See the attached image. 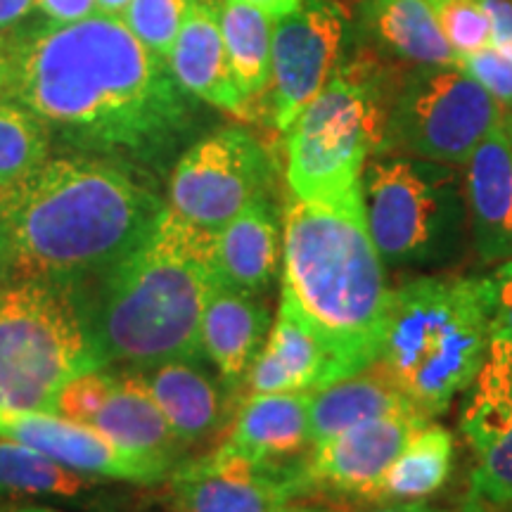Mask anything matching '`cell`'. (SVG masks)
Segmentation results:
<instances>
[{
    "instance_id": "1",
    "label": "cell",
    "mask_w": 512,
    "mask_h": 512,
    "mask_svg": "<svg viewBox=\"0 0 512 512\" xmlns=\"http://www.w3.org/2000/svg\"><path fill=\"white\" fill-rule=\"evenodd\" d=\"M0 46L8 100L34 112L64 145L155 162L188 131L192 95L121 19L17 24L0 31Z\"/></svg>"
},
{
    "instance_id": "2",
    "label": "cell",
    "mask_w": 512,
    "mask_h": 512,
    "mask_svg": "<svg viewBox=\"0 0 512 512\" xmlns=\"http://www.w3.org/2000/svg\"><path fill=\"white\" fill-rule=\"evenodd\" d=\"M164 204L107 159L48 157L0 185V283L79 287L131 254Z\"/></svg>"
},
{
    "instance_id": "3",
    "label": "cell",
    "mask_w": 512,
    "mask_h": 512,
    "mask_svg": "<svg viewBox=\"0 0 512 512\" xmlns=\"http://www.w3.org/2000/svg\"><path fill=\"white\" fill-rule=\"evenodd\" d=\"M392 287L366 221L361 183L323 200L287 202L283 294L320 339L337 380L373 368Z\"/></svg>"
},
{
    "instance_id": "4",
    "label": "cell",
    "mask_w": 512,
    "mask_h": 512,
    "mask_svg": "<svg viewBox=\"0 0 512 512\" xmlns=\"http://www.w3.org/2000/svg\"><path fill=\"white\" fill-rule=\"evenodd\" d=\"M214 287L211 230L164 204L147 238L100 275L86 309L100 354L133 370L200 361L202 313Z\"/></svg>"
},
{
    "instance_id": "5",
    "label": "cell",
    "mask_w": 512,
    "mask_h": 512,
    "mask_svg": "<svg viewBox=\"0 0 512 512\" xmlns=\"http://www.w3.org/2000/svg\"><path fill=\"white\" fill-rule=\"evenodd\" d=\"M491 342L486 278L422 275L392 292L375 368L437 418L475 380Z\"/></svg>"
},
{
    "instance_id": "6",
    "label": "cell",
    "mask_w": 512,
    "mask_h": 512,
    "mask_svg": "<svg viewBox=\"0 0 512 512\" xmlns=\"http://www.w3.org/2000/svg\"><path fill=\"white\" fill-rule=\"evenodd\" d=\"M74 290L41 280L0 287V408L57 413L62 389L107 363Z\"/></svg>"
},
{
    "instance_id": "7",
    "label": "cell",
    "mask_w": 512,
    "mask_h": 512,
    "mask_svg": "<svg viewBox=\"0 0 512 512\" xmlns=\"http://www.w3.org/2000/svg\"><path fill=\"white\" fill-rule=\"evenodd\" d=\"M389 107L366 64H344L287 128V185L323 200L361 183L368 157L387 145Z\"/></svg>"
},
{
    "instance_id": "8",
    "label": "cell",
    "mask_w": 512,
    "mask_h": 512,
    "mask_svg": "<svg viewBox=\"0 0 512 512\" xmlns=\"http://www.w3.org/2000/svg\"><path fill=\"white\" fill-rule=\"evenodd\" d=\"M363 207L384 264H444L460 252L465 207L451 166L427 159H373L361 174Z\"/></svg>"
},
{
    "instance_id": "9",
    "label": "cell",
    "mask_w": 512,
    "mask_h": 512,
    "mask_svg": "<svg viewBox=\"0 0 512 512\" xmlns=\"http://www.w3.org/2000/svg\"><path fill=\"white\" fill-rule=\"evenodd\" d=\"M503 119L501 102L460 67H418L389 107L387 143L427 162L463 166Z\"/></svg>"
},
{
    "instance_id": "10",
    "label": "cell",
    "mask_w": 512,
    "mask_h": 512,
    "mask_svg": "<svg viewBox=\"0 0 512 512\" xmlns=\"http://www.w3.org/2000/svg\"><path fill=\"white\" fill-rule=\"evenodd\" d=\"M271 164L266 150L240 126L219 128L178 159L169 181V207L202 230L226 226L249 204L266 200Z\"/></svg>"
},
{
    "instance_id": "11",
    "label": "cell",
    "mask_w": 512,
    "mask_h": 512,
    "mask_svg": "<svg viewBox=\"0 0 512 512\" xmlns=\"http://www.w3.org/2000/svg\"><path fill=\"white\" fill-rule=\"evenodd\" d=\"M309 491L306 460H252L219 446L174 472L171 512H285Z\"/></svg>"
},
{
    "instance_id": "12",
    "label": "cell",
    "mask_w": 512,
    "mask_h": 512,
    "mask_svg": "<svg viewBox=\"0 0 512 512\" xmlns=\"http://www.w3.org/2000/svg\"><path fill=\"white\" fill-rule=\"evenodd\" d=\"M344 15L335 0H302L290 15L273 22L268 117L287 133L339 67Z\"/></svg>"
},
{
    "instance_id": "13",
    "label": "cell",
    "mask_w": 512,
    "mask_h": 512,
    "mask_svg": "<svg viewBox=\"0 0 512 512\" xmlns=\"http://www.w3.org/2000/svg\"><path fill=\"white\" fill-rule=\"evenodd\" d=\"M460 432L475 453L472 494L512 505V339H494L460 413Z\"/></svg>"
},
{
    "instance_id": "14",
    "label": "cell",
    "mask_w": 512,
    "mask_h": 512,
    "mask_svg": "<svg viewBox=\"0 0 512 512\" xmlns=\"http://www.w3.org/2000/svg\"><path fill=\"white\" fill-rule=\"evenodd\" d=\"M0 439L19 441L69 470L98 479L157 484L171 465V460L126 451L95 427L60 413L0 408Z\"/></svg>"
},
{
    "instance_id": "15",
    "label": "cell",
    "mask_w": 512,
    "mask_h": 512,
    "mask_svg": "<svg viewBox=\"0 0 512 512\" xmlns=\"http://www.w3.org/2000/svg\"><path fill=\"white\" fill-rule=\"evenodd\" d=\"M430 420V415L420 411L396 413L363 422L325 444L311 446L306 458L311 489L377 501V491L387 470L413 434Z\"/></svg>"
},
{
    "instance_id": "16",
    "label": "cell",
    "mask_w": 512,
    "mask_h": 512,
    "mask_svg": "<svg viewBox=\"0 0 512 512\" xmlns=\"http://www.w3.org/2000/svg\"><path fill=\"white\" fill-rule=\"evenodd\" d=\"M178 86L192 98L223 112L249 117L247 102L235 86L219 24V5L195 0L169 55Z\"/></svg>"
},
{
    "instance_id": "17",
    "label": "cell",
    "mask_w": 512,
    "mask_h": 512,
    "mask_svg": "<svg viewBox=\"0 0 512 512\" xmlns=\"http://www.w3.org/2000/svg\"><path fill=\"white\" fill-rule=\"evenodd\" d=\"M467 166V202L479 259H512V140L498 124L472 152Z\"/></svg>"
},
{
    "instance_id": "18",
    "label": "cell",
    "mask_w": 512,
    "mask_h": 512,
    "mask_svg": "<svg viewBox=\"0 0 512 512\" xmlns=\"http://www.w3.org/2000/svg\"><path fill=\"white\" fill-rule=\"evenodd\" d=\"M283 259V233L268 200H259L211 233V271L216 285L264 294Z\"/></svg>"
},
{
    "instance_id": "19",
    "label": "cell",
    "mask_w": 512,
    "mask_h": 512,
    "mask_svg": "<svg viewBox=\"0 0 512 512\" xmlns=\"http://www.w3.org/2000/svg\"><path fill=\"white\" fill-rule=\"evenodd\" d=\"M271 311L259 294L216 285L202 313V351L228 387L247 380L271 332Z\"/></svg>"
},
{
    "instance_id": "20",
    "label": "cell",
    "mask_w": 512,
    "mask_h": 512,
    "mask_svg": "<svg viewBox=\"0 0 512 512\" xmlns=\"http://www.w3.org/2000/svg\"><path fill=\"white\" fill-rule=\"evenodd\" d=\"M332 382H337V375L330 354L302 316L280 302L264 349L247 373L252 394L316 392Z\"/></svg>"
},
{
    "instance_id": "21",
    "label": "cell",
    "mask_w": 512,
    "mask_h": 512,
    "mask_svg": "<svg viewBox=\"0 0 512 512\" xmlns=\"http://www.w3.org/2000/svg\"><path fill=\"white\" fill-rule=\"evenodd\" d=\"M309 406L311 392L252 394L223 448L252 460H297L311 448Z\"/></svg>"
},
{
    "instance_id": "22",
    "label": "cell",
    "mask_w": 512,
    "mask_h": 512,
    "mask_svg": "<svg viewBox=\"0 0 512 512\" xmlns=\"http://www.w3.org/2000/svg\"><path fill=\"white\" fill-rule=\"evenodd\" d=\"M415 411H420V408L373 366L354 377H344V380L311 392V446L325 444L337 434L363 425V422Z\"/></svg>"
},
{
    "instance_id": "23",
    "label": "cell",
    "mask_w": 512,
    "mask_h": 512,
    "mask_svg": "<svg viewBox=\"0 0 512 512\" xmlns=\"http://www.w3.org/2000/svg\"><path fill=\"white\" fill-rule=\"evenodd\" d=\"M138 373L181 444L200 441L221 425V389L197 361H166Z\"/></svg>"
},
{
    "instance_id": "24",
    "label": "cell",
    "mask_w": 512,
    "mask_h": 512,
    "mask_svg": "<svg viewBox=\"0 0 512 512\" xmlns=\"http://www.w3.org/2000/svg\"><path fill=\"white\" fill-rule=\"evenodd\" d=\"M91 427L117 446L140 453V456L171 460L181 444L138 370L114 375L110 399L95 415Z\"/></svg>"
},
{
    "instance_id": "25",
    "label": "cell",
    "mask_w": 512,
    "mask_h": 512,
    "mask_svg": "<svg viewBox=\"0 0 512 512\" xmlns=\"http://www.w3.org/2000/svg\"><path fill=\"white\" fill-rule=\"evenodd\" d=\"M363 17L382 46L418 67H458V55L425 0H366Z\"/></svg>"
},
{
    "instance_id": "26",
    "label": "cell",
    "mask_w": 512,
    "mask_h": 512,
    "mask_svg": "<svg viewBox=\"0 0 512 512\" xmlns=\"http://www.w3.org/2000/svg\"><path fill=\"white\" fill-rule=\"evenodd\" d=\"M271 15L254 8L245 0H221L219 24L226 46L230 72L242 100L249 105L261 100L271 81V48H273Z\"/></svg>"
},
{
    "instance_id": "27",
    "label": "cell",
    "mask_w": 512,
    "mask_h": 512,
    "mask_svg": "<svg viewBox=\"0 0 512 512\" xmlns=\"http://www.w3.org/2000/svg\"><path fill=\"white\" fill-rule=\"evenodd\" d=\"M453 467V434L427 422L403 446L384 475L377 501L420 503L444 489Z\"/></svg>"
},
{
    "instance_id": "28",
    "label": "cell",
    "mask_w": 512,
    "mask_h": 512,
    "mask_svg": "<svg viewBox=\"0 0 512 512\" xmlns=\"http://www.w3.org/2000/svg\"><path fill=\"white\" fill-rule=\"evenodd\" d=\"M95 484L98 477L69 470L19 441L0 439V501L22 496L74 498Z\"/></svg>"
},
{
    "instance_id": "29",
    "label": "cell",
    "mask_w": 512,
    "mask_h": 512,
    "mask_svg": "<svg viewBox=\"0 0 512 512\" xmlns=\"http://www.w3.org/2000/svg\"><path fill=\"white\" fill-rule=\"evenodd\" d=\"M50 131L17 102H0V185L27 176L50 157Z\"/></svg>"
},
{
    "instance_id": "30",
    "label": "cell",
    "mask_w": 512,
    "mask_h": 512,
    "mask_svg": "<svg viewBox=\"0 0 512 512\" xmlns=\"http://www.w3.org/2000/svg\"><path fill=\"white\" fill-rule=\"evenodd\" d=\"M192 5L195 0H131L121 22L150 53L169 62Z\"/></svg>"
},
{
    "instance_id": "31",
    "label": "cell",
    "mask_w": 512,
    "mask_h": 512,
    "mask_svg": "<svg viewBox=\"0 0 512 512\" xmlns=\"http://www.w3.org/2000/svg\"><path fill=\"white\" fill-rule=\"evenodd\" d=\"M425 3L430 5L458 60L463 55L491 48V22L482 0H425Z\"/></svg>"
},
{
    "instance_id": "32",
    "label": "cell",
    "mask_w": 512,
    "mask_h": 512,
    "mask_svg": "<svg viewBox=\"0 0 512 512\" xmlns=\"http://www.w3.org/2000/svg\"><path fill=\"white\" fill-rule=\"evenodd\" d=\"M112 387L114 375L100 373V370L76 377L57 396V413L74 422H81V425H93L95 415L110 399Z\"/></svg>"
},
{
    "instance_id": "33",
    "label": "cell",
    "mask_w": 512,
    "mask_h": 512,
    "mask_svg": "<svg viewBox=\"0 0 512 512\" xmlns=\"http://www.w3.org/2000/svg\"><path fill=\"white\" fill-rule=\"evenodd\" d=\"M458 67L472 76L486 93L494 95L503 110H512V60L496 48H484L460 57Z\"/></svg>"
},
{
    "instance_id": "34",
    "label": "cell",
    "mask_w": 512,
    "mask_h": 512,
    "mask_svg": "<svg viewBox=\"0 0 512 512\" xmlns=\"http://www.w3.org/2000/svg\"><path fill=\"white\" fill-rule=\"evenodd\" d=\"M491 306V335L512 339V259H505L494 273L486 275Z\"/></svg>"
},
{
    "instance_id": "35",
    "label": "cell",
    "mask_w": 512,
    "mask_h": 512,
    "mask_svg": "<svg viewBox=\"0 0 512 512\" xmlns=\"http://www.w3.org/2000/svg\"><path fill=\"white\" fill-rule=\"evenodd\" d=\"M491 22V48L512 60V0H482Z\"/></svg>"
},
{
    "instance_id": "36",
    "label": "cell",
    "mask_w": 512,
    "mask_h": 512,
    "mask_svg": "<svg viewBox=\"0 0 512 512\" xmlns=\"http://www.w3.org/2000/svg\"><path fill=\"white\" fill-rule=\"evenodd\" d=\"M36 8L50 24H76L98 15L95 0H36Z\"/></svg>"
},
{
    "instance_id": "37",
    "label": "cell",
    "mask_w": 512,
    "mask_h": 512,
    "mask_svg": "<svg viewBox=\"0 0 512 512\" xmlns=\"http://www.w3.org/2000/svg\"><path fill=\"white\" fill-rule=\"evenodd\" d=\"M34 8L36 0H0V31L22 24Z\"/></svg>"
},
{
    "instance_id": "38",
    "label": "cell",
    "mask_w": 512,
    "mask_h": 512,
    "mask_svg": "<svg viewBox=\"0 0 512 512\" xmlns=\"http://www.w3.org/2000/svg\"><path fill=\"white\" fill-rule=\"evenodd\" d=\"M330 512H451V510H439V508H430V505L422 503H380L375 508H361V510H330ZM460 512H482L477 503L465 505Z\"/></svg>"
},
{
    "instance_id": "39",
    "label": "cell",
    "mask_w": 512,
    "mask_h": 512,
    "mask_svg": "<svg viewBox=\"0 0 512 512\" xmlns=\"http://www.w3.org/2000/svg\"><path fill=\"white\" fill-rule=\"evenodd\" d=\"M245 3L264 10L266 15H271L273 19H278V17L290 15V12L297 10L302 0H245Z\"/></svg>"
},
{
    "instance_id": "40",
    "label": "cell",
    "mask_w": 512,
    "mask_h": 512,
    "mask_svg": "<svg viewBox=\"0 0 512 512\" xmlns=\"http://www.w3.org/2000/svg\"><path fill=\"white\" fill-rule=\"evenodd\" d=\"M95 5H98V15L121 19L128 5H131V0H95Z\"/></svg>"
},
{
    "instance_id": "41",
    "label": "cell",
    "mask_w": 512,
    "mask_h": 512,
    "mask_svg": "<svg viewBox=\"0 0 512 512\" xmlns=\"http://www.w3.org/2000/svg\"><path fill=\"white\" fill-rule=\"evenodd\" d=\"M8 100V62H5L3 46H0V102Z\"/></svg>"
},
{
    "instance_id": "42",
    "label": "cell",
    "mask_w": 512,
    "mask_h": 512,
    "mask_svg": "<svg viewBox=\"0 0 512 512\" xmlns=\"http://www.w3.org/2000/svg\"><path fill=\"white\" fill-rule=\"evenodd\" d=\"M10 512H60V510H53V508H43V505H24V508H15Z\"/></svg>"
},
{
    "instance_id": "43",
    "label": "cell",
    "mask_w": 512,
    "mask_h": 512,
    "mask_svg": "<svg viewBox=\"0 0 512 512\" xmlns=\"http://www.w3.org/2000/svg\"><path fill=\"white\" fill-rule=\"evenodd\" d=\"M285 512H330V510H323V508H287Z\"/></svg>"
},
{
    "instance_id": "44",
    "label": "cell",
    "mask_w": 512,
    "mask_h": 512,
    "mask_svg": "<svg viewBox=\"0 0 512 512\" xmlns=\"http://www.w3.org/2000/svg\"><path fill=\"white\" fill-rule=\"evenodd\" d=\"M505 128H508L510 140H512V114H510V117H505Z\"/></svg>"
}]
</instances>
